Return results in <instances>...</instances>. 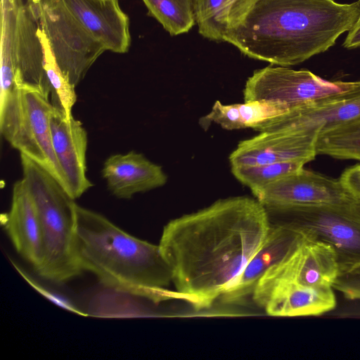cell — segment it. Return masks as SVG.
<instances>
[{"label": "cell", "mask_w": 360, "mask_h": 360, "mask_svg": "<svg viewBox=\"0 0 360 360\" xmlns=\"http://www.w3.org/2000/svg\"><path fill=\"white\" fill-rule=\"evenodd\" d=\"M1 217L15 249L36 271L44 256L42 229L36 206L22 179L13 184L11 208Z\"/></svg>", "instance_id": "obj_18"}, {"label": "cell", "mask_w": 360, "mask_h": 360, "mask_svg": "<svg viewBox=\"0 0 360 360\" xmlns=\"http://www.w3.org/2000/svg\"><path fill=\"white\" fill-rule=\"evenodd\" d=\"M101 173L108 190L120 199L162 186L167 179L160 166L134 150L108 157Z\"/></svg>", "instance_id": "obj_19"}, {"label": "cell", "mask_w": 360, "mask_h": 360, "mask_svg": "<svg viewBox=\"0 0 360 360\" xmlns=\"http://www.w3.org/2000/svg\"><path fill=\"white\" fill-rule=\"evenodd\" d=\"M341 176L360 179V163L347 168Z\"/></svg>", "instance_id": "obj_30"}, {"label": "cell", "mask_w": 360, "mask_h": 360, "mask_svg": "<svg viewBox=\"0 0 360 360\" xmlns=\"http://www.w3.org/2000/svg\"><path fill=\"white\" fill-rule=\"evenodd\" d=\"M25 3L45 33L61 70L76 87L105 48L60 0H27Z\"/></svg>", "instance_id": "obj_8"}, {"label": "cell", "mask_w": 360, "mask_h": 360, "mask_svg": "<svg viewBox=\"0 0 360 360\" xmlns=\"http://www.w3.org/2000/svg\"><path fill=\"white\" fill-rule=\"evenodd\" d=\"M340 180L343 184L360 200V179L340 176Z\"/></svg>", "instance_id": "obj_28"}, {"label": "cell", "mask_w": 360, "mask_h": 360, "mask_svg": "<svg viewBox=\"0 0 360 360\" xmlns=\"http://www.w3.org/2000/svg\"><path fill=\"white\" fill-rule=\"evenodd\" d=\"M343 46L348 49L360 47V15L352 29L348 32Z\"/></svg>", "instance_id": "obj_27"}, {"label": "cell", "mask_w": 360, "mask_h": 360, "mask_svg": "<svg viewBox=\"0 0 360 360\" xmlns=\"http://www.w3.org/2000/svg\"><path fill=\"white\" fill-rule=\"evenodd\" d=\"M304 239L297 231L269 223L265 239L233 285L221 295L222 302L238 303L252 295L264 273L290 255Z\"/></svg>", "instance_id": "obj_17"}, {"label": "cell", "mask_w": 360, "mask_h": 360, "mask_svg": "<svg viewBox=\"0 0 360 360\" xmlns=\"http://www.w3.org/2000/svg\"><path fill=\"white\" fill-rule=\"evenodd\" d=\"M38 24L22 0H1L0 104L15 81L39 89L49 100Z\"/></svg>", "instance_id": "obj_7"}, {"label": "cell", "mask_w": 360, "mask_h": 360, "mask_svg": "<svg viewBox=\"0 0 360 360\" xmlns=\"http://www.w3.org/2000/svg\"><path fill=\"white\" fill-rule=\"evenodd\" d=\"M269 229L264 207L247 196L221 199L170 221L159 247L181 300L210 307L240 276Z\"/></svg>", "instance_id": "obj_1"}, {"label": "cell", "mask_w": 360, "mask_h": 360, "mask_svg": "<svg viewBox=\"0 0 360 360\" xmlns=\"http://www.w3.org/2000/svg\"><path fill=\"white\" fill-rule=\"evenodd\" d=\"M270 224L300 233L335 250L339 276L360 267V201L340 205L264 207Z\"/></svg>", "instance_id": "obj_5"}, {"label": "cell", "mask_w": 360, "mask_h": 360, "mask_svg": "<svg viewBox=\"0 0 360 360\" xmlns=\"http://www.w3.org/2000/svg\"><path fill=\"white\" fill-rule=\"evenodd\" d=\"M317 155L360 160V118L319 135Z\"/></svg>", "instance_id": "obj_22"}, {"label": "cell", "mask_w": 360, "mask_h": 360, "mask_svg": "<svg viewBox=\"0 0 360 360\" xmlns=\"http://www.w3.org/2000/svg\"><path fill=\"white\" fill-rule=\"evenodd\" d=\"M38 35L43 49V65L45 77L49 87V101L53 106L63 110L68 115H72V110L77 101L75 86L71 84L58 65L50 43L38 25Z\"/></svg>", "instance_id": "obj_21"}, {"label": "cell", "mask_w": 360, "mask_h": 360, "mask_svg": "<svg viewBox=\"0 0 360 360\" xmlns=\"http://www.w3.org/2000/svg\"><path fill=\"white\" fill-rule=\"evenodd\" d=\"M84 29L105 49L128 51L129 20L118 0H60Z\"/></svg>", "instance_id": "obj_16"}, {"label": "cell", "mask_w": 360, "mask_h": 360, "mask_svg": "<svg viewBox=\"0 0 360 360\" xmlns=\"http://www.w3.org/2000/svg\"><path fill=\"white\" fill-rule=\"evenodd\" d=\"M264 207L360 201L341 181L304 168L252 192Z\"/></svg>", "instance_id": "obj_11"}, {"label": "cell", "mask_w": 360, "mask_h": 360, "mask_svg": "<svg viewBox=\"0 0 360 360\" xmlns=\"http://www.w3.org/2000/svg\"><path fill=\"white\" fill-rule=\"evenodd\" d=\"M54 108L39 89L15 81L12 92L0 104V132L20 154L46 169L66 190L52 144L51 118Z\"/></svg>", "instance_id": "obj_6"}, {"label": "cell", "mask_w": 360, "mask_h": 360, "mask_svg": "<svg viewBox=\"0 0 360 360\" xmlns=\"http://www.w3.org/2000/svg\"><path fill=\"white\" fill-rule=\"evenodd\" d=\"M339 274L333 248L328 244L304 238L296 250L269 269L258 282H283L309 288H333Z\"/></svg>", "instance_id": "obj_12"}, {"label": "cell", "mask_w": 360, "mask_h": 360, "mask_svg": "<svg viewBox=\"0 0 360 360\" xmlns=\"http://www.w3.org/2000/svg\"><path fill=\"white\" fill-rule=\"evenodd\" d=\"M196 23L199 33L213 41H223L229 15L226 0H195Z\"/></svg>", "instance_id": "obj_25"}, {"label": "cell", "mask_w": 360, "mask_h": 360, "mask_svg": "<svg viewBox=\"0 0 360 360\" xmlns=\"http://www.w3.org/2000/svg\"><path fill=\"white\" fill-rule=\"evenodd\" d=\"M352 82L328 81L307 70L267 66L255 70L246 81L245 102H278L288 109L349 89Z\"/></svg>", "instance_id": "obj_10"}, {"label": "cell", "mask_w": 360, "mask_h": 360, "mask_svg": "<svg viewBox=\"0 0 360 360\" xmlns=\"http://www.w3.org/2000/svg\"><path fill=\"white\" fill-rule=\"evenodd\" d=\"M303 161H289L257 165L231 167L234 176L252 192L302 168Z\"/></svg>", "instance_id": "obj_24"}, {"label": "cell", "mask_w": 360, "mask_h": 360, "mask_svg": "<svg viewBox=\"0 0 360 360\" xmlns=\"http://www.w3.org/2000/svg\"><path fill=\"white\" fill-rule=\"evenodd\" d=\"M51 130L66 191L75 200L93 186L86 176L87 132L79 120L56 108L51 118Z\"/></svg>", "instance_id": "obj_13"}, {"label": "cell", "mask_w": 360, "mask_h": 360, "mask_svg": "<svg viewBox=\"0 0 360 360\" xmlns=\"http://www.w3.org/2000/svg\"><path fill=\"white\" fill-rule=\"evenodd\" d=\"M75 253L82 269L91 271L107 288L159 302L181 300L167 288L169 266L158 245L137 238L102 214L75 206Z\"/></svg>", "instance_id": "obj_3"}, {"label": "cell", "mask_w": 360, "mask_h": 360, "mask_svg": "<svg viewBox=\"0 0 360 360\" xmlns=\"http://www.w3.org/2000/svg\"><path fill=\"white\" fill-rule=\"evenodd\" d=\"M22 178L39 214L44 242L43 260L36 272L55 283L81 274L75 253L76 214L73 199L43 167L20 155Z\"/></svg>", "instance_id": "obj_4"}, {"label": "cell", "mask_w": 360, "mask_h": 360, "mask_svg": "<svg viewBox=\"0 0 360 360\" xmlns=\"http://www.w3.org/2000/svg\"><path fill=\"white\" fill-rule=\"evenodd\" d=\"M288 109L278 102L255 101L231 105L216 101L211 111L200 120L202 127L215 122L226 129H255L266 120L286 112Z\"/></svg>", "instance_id": "obj_20"}, {"label": "cell", "mask_w": 360, "mask_h": 360, "mask_svg": "<svg viewBox=\"0 0 360 360\" xmlns=\"http://www.w3.org/2000/svg\"><path fill=\"white\" fill-rule=\"evenodd\" d=\"M252 295L258 307L274 316H318L333 310L337 304L332 287L258 282Z\"/></svg>", "instance_id": "obj_14"}, {"label": "cell", "mask_w": 360, "mask_h": 360, "mask_svg": "<svg viewBox=\"0 0 360 360\" xmlns=\"http://www.w3.org/2000/svg\"><path fill=\"white\" fill-rule=\"evenodd\" d=\"M333 288L341 292L347 300L360 301V267L338 276L333 284Z\"/></svg>", "instance_id": "obj_26"}, {"label": "cell", "mask_w": 360, "mask_h": 360, "mask_svg": "<svg viewBox=\"0 0 360 360\" xmlns=\"http://www.w3.org/2000/svg\"><path fill=\"white\" fill-rule=\"evenodd\" d=\"M245 1V0H226V9L229 15V22L234 12Z\"/></svg>", "instance_id": "obj_29"}, {"label": "cell", "mask_w": 360, "mask_h": 360, "mask_svg": "<svg viewBox=\"0 0 360 360\" xmlns=\"http://www.w3.org/2000/svg\"><path fill=\"white\" fill-rule=\"evenodd\" d=\"M148 14L171 35L188 32L196 23L195 0H142Z\"/></svg>", "instance_id": "obj_23"}, {"label": "cell", "mask_w": 360, "mask_h": 360, "mask_svg": "<svg viewBox=\"0 0 360 360\" xmlns=\"http://www.w3.org/2000/svg\"><path fill=\"white\" fill-rule=\"evenodd\" d=\"M360 15V0H245L223 37L242 53L279 66L328 50Z\"/></svg>", "instance_id": "obj_2"}, {"label": "cell", "mask_w": 360, "mask_h": 360, "mask_svg": "<svg viewBox=\"0 0 360 360\" xmlns=\"http://www.w3.org/2000/svg\"><path fill=\"white\" fill-rule=\"evenodd\" d=\"M360 118V79L351 86L289 108L254 129L262 132L318 134Z\"/></svg>", "instance_id": "obj_9"}, {"label": "cell", "mask_w": 360, "mask_h": 360, "mask_svg": "<svg viewBox=\"0 0 360 360\" xmlns=\"http://www.w3.org/2000/svg\"><path fill=\"white\" fill-rule=\"evenodd\" d=\"M318 134L262 132L240 141L231 153V167L313 160Z\"/></svg>", "instance_id": "obj_15"}]
</instances>
